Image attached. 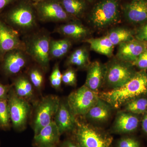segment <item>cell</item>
<instances>
[{
    "mask_svg": "<svg viewBox=\"0 0 147 147\" xmlns=\"http://www.w3.org/2000/svg\"><path fill=\"white\" fill-rule=\"evenodd\" d=\"M0 19L18 31L21 36L40 28L33 3L30 0H18L0 15Z\"/></svg>",
    "mask_w": 147,
    "mask_h": 147,
    "instance_id": "obj_1",
    "label": "cell"
},
{
    "mask_svg": "<svg viewBox=\"0 0 147 147\" xmlns=\"http://www.w3.org/2000/svg\"><path fill=\"white\" fill-rule=\"evenodd\" d=\"M25 51L32 61L41 67L44 72L50 68L51 33L45 28H40L22 36Z\"/></svg>",
    "mask_w": 147,
    "mask_h": 147,
    "instance_id": "obj_2",
    "label": "cell"
},
{
    "mask_svg": "<svg viewBox=\"0 0 147 147\" xmlns=\"http://www.w3.org/2000/svg\"><path fill=\"white\" fill-rule=\"evenodd\" d=\"M147 92V74L144 71L135 73L127 83L119 88L102 94L103 100L118 108L132 98Z\"/></svg>",
    "mask_w": 147,
    "mask_h": 147,
    "instance_id": "obj_3",
    "label": "cell"
},
{
    "mask_svg": "<svg viewBox=\"0 0 147 147\" xmlns=\"http://www.w3.org/2000/svg\"><path fill=\"white\" fill-rule=\"evenodd\" d=\"M74 139L80 147H112L113 139L105 131L76 121Z\"/></svg>",
    "mask_w": 147,
    "mask_h": 147,
    "instance_id": "obj_4",
    "label": "cell"
},
{
    "mask_svg": "<svg viewBox=\"0 0 147 147\" xmlns=\"http://www.w3.org/2000/svg\"><path fill=\"white\" fill-rule=\"evenodd\" d=\"M119 16V0H102L93 8L90 20L95 27L102 28L117 22Z\"/></svg>",
    "mask_w": 147,
    "mask_h": 147,
    "instance_id": "obj_5",
    "label": "cell"
},
{
    "mask_svg": "<svg viewBox=\"0 0 147 147\" xmlns=\"http://www.w3.org/2000/svg\"><path fill=\"white\" fill-rule=\"evenodd\" d=\"M33 4L39 22L64 23L75 19L66 12L59 0H45Z\"/></svg>",
    "mask_w": 147,
    "mask_h": 147,
    "instance_id": "obj_6",
    "label": "cell"
},
{
    "mask_svg": "<svg viewBox=\"0 0 147 147\" xmlns=\"http://www.w3.org/2000/svg\"><path fill=\"white\" fill-rule=\"evenodd\" d=\"M99 98L96 92L84 85L69 95L67 103L74 115H85Z\"/></svg>",
    "mask_w": 147,
    "mask_h": 147,
    "instance_id": "obj_7",
    "label": "cell"
},
{
    "mask_svg": "<svg viewBox=\"0 0 147 147\" xmlns=\"http://www.w3.org/2000/svg\"><path fill=\"white\" fill-rule=\"evenodd\" d=\"M59 98L55 95H48L42 98L35 111L33 122L34 135L53 121L59 105Z\"/></svg>",
    "mask_w": 147,
    "mask_h": 147,
    "instance_id": "obj_8",
    "label": "cell"
},
{
    "mask_svg": "<svg viewBox=\"0 0 147 147\" xmlns=\"http://www.w3.org/2000/svg\"><path fill=\"white\" fill-rule=\"evenodd\" d=\"M11 121L14 128L18 130L25 128L28 118L30 107L25 98L19 97L11 88L8 95Z\"/></svg>",
    "mask_w": 147,
    "mask_h": 147,
    "instance_id": "obj_9",
    "label": "cell"
},
{
    "mask_svg": "<svg viewBox=\"0 0 147 147\" xmlns=\"http://www.w3.org/2000/svg\"><path fill=\"white\" fill-rule=\"evenodd\" d=\"M31 61L30 57L24 50H11L6 53L0 61V69L5 76H16L29 66Z\"/></svg>",
    "mask_w": 147,
    "mask_h": 147,
    "instance_id": "obj_10",
    "label": "cell"
},
{
    "mask_svg": "<svg viewBox=\"0 0 147 147\" xmlns=\"http://www.w3.org/2000/svg\"><path fill=\"white\" fill-rule=\"evenodd\" d=\"M16 49L25 51L22 36L0 19V61L6 53Z\"/></svg>",
    "mask_w": 147,
    "mask_h": 147,
    "instance_id": "obj_11",
    "label": "cell"
},
{
    "mask_svg": "<svg viewBox=\"0 0 147 147\" xmlns=\"http://www.w3.org/2000/svg\"><path fill=\"white\" fill-rule=\"evenodd\" d=\"M131 67L123 62L116 63L109 67L105 73V79L110 87L115 88L127 83L134 76Z\"/></svg>",
    "mask_w": 147,
    "mask_h": 147,
    "instance_id": "obj_12",
    "label": "cell"
},
{
    "mask_svg": "<svg viewBox=\"0 0 147 147\" xmlns=\"http://www.w3.org/2000/svg\"><path fill=\"white\" fill-rule=\"evenodd\" d=\"M61 135L53 121L34 135V144L36 147H58Z\"/></svg>",
    "mask_w": 147,
    "mask_h": 147,
    "instance_id": "obj_13",
    "label": "cell"
},
{
    "mask_svg": "<svg viewBox=\"0 0 147 147\" xmlns=\"http://www.w3.org/2000/svg\"><path fill=\"white\" fill-rule=\"evenodd\" d=\"M53 32L70 40H79L86 37L88 31L79 19H74L55 27Z\"/></svg>",
    "mask_w": 147,
    "mask_h": 147,
    "instance_id": "obj_14",
    "label": "cell"
},
{
    "mask_svg": "<svg viewBox=\"0 0 147 147\" xmlns=\"http://www.w3.org/2000/svg\"><path fill=\"white\" fill-rule=\"evenodd\" d=\"M125 18L134 24L147 22V0H132L123 7Z\"/></svg>",
    "mask_w": 147,
    "mask_h": 147,
    "instance_id": "obj_15",
    "label": "cell"
},
{
    "mask_svg": "<svg viewBox=\"0 0 147 147\" xmlns=\"http://www.w3.org/2000/svg\"><path fill=\"white\" fill-rule=\"evenodd\" d=\"M57 125L61 135L74 131L76 126L75 116L71 113L67 103L61 101L55 117Z\"/></svg>",
    "mask_w": 147,
    "mask_h": 147,
    "instance_id": "obj_16",
    "label": "cell"
},
{
    "mask_svg": "<svg viewBox=\"0 0 147 147\" xmlns=\"http://www.w3.org/2000/svg\"><path fill=\"white\" fill-rule=\"evenodd\" d=\"M119 45L117 56L119 59L124 62H133L147 50L145 43L139 40H132Z\"/></svg>",
    "mask_w": 147,
    "mask_h": 147,
    "instance_id": "obj_17",
    "label": "cell"
},
{
    "mask_svg": "<svg viewBox=\"0 0 147 147\" xmlns=\"http://www.w3.org/2000/svg\"><path fill=\"white\" fill-rule=\"evenodd\" d=\"M139 120L130 113L119 114L113 126V132L118 134H127L135 131L138 127Z\"/></svg>",
    "mask_w": 147,
    "mask_h": 147,
    "instance_id": "obj_18",
    "label": "cell"
},
{
    "mask_svg": "<svg viewBox=\"0 0 147 147\" xmlns=\"http://www.w3.org/2000/svg\"><path fill=\"white\" fill-rule=\"evenodd\" d=\"M103 76L102 66L99 62H94L89 67L85 86L97 92L102 84Z\"/></svg>",
    "mask_w": 147,
    "mask_h": 147,
    "instance_id": "obj_19",
    "label": "cell"
},
{
    "mask_svg": "<svg viewBox=\"0 0 147 147\" xmlns=\"http://www.w3.org/2000/svg\"><path fill=\"white\" fill-rule=\"evenodd\" d=\"M13 86V90L19 97L25 99L31 97L33 95L34 86L27 74H20L16 76Z\"/></svg>",
    "mask_w": 147,
    "mask_h": 147,
    "instance_id": "obj_20",
    "label": "cell"
},
{
    "mask_svg": "<svg viewBox=\"0 0 147 147\" xmlns=\"http://www.w3.org/2000/svg\"><path fill=\"white\" fill-rule=\"evenodd\" d=\"M71 45V40L67 38H52L50 47V59H59L63 58L68 53Z\"/></svg>",
    "mask_w": 147,
    "mask_h": 147,
    "instance_id": "obj_21",
    "label": "cell"
},
{
    "mask_svg": "<svg viewBox=\"0 0 147 147\" xmlns=\"http://www.w3.org/2000/svg\"><path fill=\"white\" fill-rule=\"evenodd\" d=\"M66 12L72 18L79 19L82 18L87 9L85 0H59Z\"/></svg>",
    "mask_w": 147,
    "mask_h": 147,
    "instance_id": "obj_22",
    "label": "cell"
},
{
    "mask_svg": "<svg viewBox=\"0 0 147 147\" xmlns=\"http://www.w3.org/2000/svg\"><path fill=\"white\" fill-rule=\"evenodd\" d=\"M110 114V106L100 98L87 113L86 115L92 120L102 122L107 120Z\"/></svg>",
    "mask_w": 147,
    "mask_h": 147,
    "instance_id": "obj_23",
    "label": "cell"
},
{
    "mask_svg": "<svg viewBox=\"0 0 147 147\" xmlns=\"http://www.w3.org/2000/svg\"><path fill=\"white\" fill-rule=\"evenodd\" d=\"M91 50L108 57L113 54L114 45L107 36L97 38L86 40Z\"/></svg>",
    "mask_w": 147,
    "mask_h": 147,
    "instance_id": "obj_24",
    "label": "cell"
},
{
    "mask_svg": "<svg viewBox=\"0 0 147 147\" xmlns=\"http://www.w3.org/2000/svg\"><path fill=\"white\" fill-rule=\"evenodd\" d=\"M88 62V55L86 48L81 47L74 51L67 60L68 65H75L80 68L86 66Z\"/></svg>",
    "mask_w": 147,
    "mask_h": 147,
    "instance_id": "obj_25",
    "label": "cell"
},
{
    "mask_svg": "<svg viewBox=\"0 0 147 147\" xmlns=\"http://www.w3.org/2000/svg\"><path fill=\"white\" fill-rule=\"evenodd\" d=\"M30 65L27 70V76L34 87L40 89L44 85V71L36 63H35L34 65Z\"/></svg>",
    "mask_w": 147,
    "mask_h": 147,
    "instance_id": "obj_26",
    "label": "cell"
},
{
    "mask_svg": "<svg viewBox=\"0 0 147 147\" xmlns=\"http://www.w3.org/2000/svg\"><path fill=\"white\" fill-rule=\"evenodd\" d=\"M106 36L114 46L133 40L131 32L124 28H117L113 30Z\"/></svg>",
    "mask_w": 147,
    "mask_h": 147,
    "instance_id": "obj_27",
    "label": "cell"
},
{
    "mask_svg": "<svg viewBox=\"0 0 147 147\" xmlns=\"http://www.w3.org/2000/svg\"><path fill=\"white\" fill-rule=\"evenodd\" d=\"M10 121L7 97L0 99V127L8 128Z\"/></svg>",
    "mask_w": 147,
    "mask_h": 147,
    "instance_id": "obj_28",
    "label": "cell"
},
{
    "mask_svg": "<svg viewBox=\"0 0 147 147\" xmlns=\"http://www.w3.org/2000/svg\"><path fill=\"white\" fill-rule=\"evenodd\" d=\"M147 109V99L139 98L127 102L125 110L134 114H141L146 112Z\"/></svg>",
    "mask_w": 147,
    "mask_h": 147,
    "instance_id": "obj_29",
    "label": "cell"
},
{
    "mask_svg": "<svg viewBox=\"0 0 147 147\" xmlns=\"http://www.w3.org/2000/svg\"><path fill=\"white\" fill-rule=\"evenodd\" d=\"M116 147H141L140 141L135 137L124 136L117 141Z\"/></svg>",
    "mask_w": 147,
    "mask_h": 147,
    "instance_id": "obj_30",
    "label": "cell"
},
{
    "mask_svg": "<svg viewBox=\"0 0 147 147\" xmlns=\"http://www.w3.org/2000/svg\"><path fill=\"white\" fill-rule=\"evenodd\" d=\"M62 74L60 70L59 64L56 63L50 76V84L53 88L59 89L60 87L62 82Z\"/></svg>",
    "mask_w": 147,
    "mask_h": 147,
    "instance_id": "obj_31",
    "label": "cell"
},
{
    "mask_svg": "<svg viewBox=\"0 0 147 147\" xmlns=\"http://www.w3.org/2000/svg\"><path fill=\"white\" fill-rule=\"evenodd\" d=\"M62 82L68 86H75L76 83V76L75 71L71 68L67 69L62 74Z\"/></svg>",
    "mask_w": 147,
    "mask_h": 147,
    "instance_id": "obj_32",
    "label": "cell"
},
{
    "mask_svg": "<svg viewBox=\"0 0 147 147\" xmlns=\"http://www.w3.org/2000/svg\"><path fill=\"white\" fill-rule=\"evenodd\" d=\"M133 63L141 69H147V50L142 53Z\"/></svg>",
    "mask_w": 147,
    "mask_h": 147,
    "instance_id": "obj_33",
    "label": "cell"
},
{
    "mask_svg": "<svg viewBox=\"0 0 147 147\" xmlns=\"http://www.w3.org/2000/svg\"><path fill=\"white\" fill-rule=\"evenodd\" d=\"M136 37L139 41L147 42V24L140 28Z\"/></svg>",
    "mask_w": 147,
    "mask_h": 147,
    "instance_id": "obj_34",
    "label": "cell"
},
{
    "mask_svg": "<svg viewBox=\"0 0 147 147\" xmlns=\"http://www.w3.org/2000/svg\"><path fill=\"white\" fill-rule=\"evenodd\" d=\"M11 87V86L4 85L0 81V99L8 97L9 92Z\"/></svg>",
    "mask_w": 147,
    "mask_h": 147,
    "instance_id": "obj_35",
    "label": "cell"
},
{
    "mask_svg": "<svg viewBox=\"0 0 147 147\" xmlns=\"http://www.w3.org/2000/svg\"><path fill=\"white\" fill-rule=\"evenodd\" d=\"M58 147H80L77 142L74 139H66L61 144H59Z\"/></svg>",
    "mask_w": 147,
    "mask_h": 147,
    "instance_id": "obj_36",
    "label": "cell"
},
{
    "mask_svg": "<svg viewBox=\"0 0 147 147\" xmlns=\"http://www.w3.org/2000/svg\"><path fill=\"white\" fill-rule=\"evenodd\" d=\"M18 0H0V15L9 7Z\"/></svg>",
    "mask_w": 147,
    "mask_h": 147,
    "instance_id": "obj_37",
    "label": "cell"
},
{
    "mask_svg": "<svg viewBox=\"0 0 147 147\" xmlns=\"http://www.w3.org/2000/svg\"><path fill=\"white\" fill-rule=\"evenodd\" d=\"M142 128L144 133L147 136V114L142 121Z\"/></svg>",
    "mask_w": 147,
    "mask_h": 147,
    "instance_id": "obj_38",
    "label": "cell"
},
{
    "mask_svg": "<svg viewBox=\"0 0 147 147\" xmlns=\"http://www.w3.org/2000/svg\"><path fill=\"white\" fill-rule=\"evenodd\" d=\"M30 1L32 3H37L40 2L42 1L45 0H30Z\"/></svg>",
    "mask_w": 147,
    "mask_h": 147,
    "instance_id": "obj_39",
    "label": "cell"
},
{
    "mask_svg": "<svg viewBox=\"0 0 147 147\" xmlns=\"http://www.w3.org/2000/svg\"><path fill=\"white\" fill-rule=\"evenodd\" d=\"M85 1H86L91 2L92 1H93V0H85Z\"/></svg>",
    "mask_w": 147,
    "mask_h": 147,
    "instance_id": "obj_40",
    "label": "cell"
},
{
    "mask_svg": "<svg viewBox=\"0 0 147 147\" xmlns=\"http://www.w3.org/2000/svg\"><path fill=\"white\" fill-rule=\"evenodd\" d=\"M145 45H146V49L147 50V42H146V43H145Z\"/></svg>",
    "mask_w": 147,
    "mask_h": 147,
    "instance_id": "obj_41",
    "label": "cell"
}]
</instances>
